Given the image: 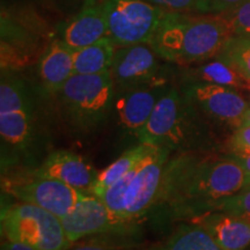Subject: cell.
I'll return each instance as SVG.
<instances>
[{"mask_svg": "<svg viewBox=\"0 0 250 250\" xmlns=\"http://www.w3.org/2000/svg\"><path fill=\"white\" fill-rule=\"evenodd\" d=\"M229 145L234 155L250 154V125H241L235 129Z\"/></svg>", "mask_w": 250, "mask_h": 250, "instance_id": "cell-26", "label": "cell"}, {"mask_svg": "<svg viewBox=\"0 0 250 250\" xmlns=\"http://www.w3.org/2000/svg\"><path fill=\"white\" fill-rule=\"evenodd\" d=\"M247 90H248L250 94V79H248V86H247Z\"/></svg>", "mask_w": 250, "mask_h": 250, "instance_id": "cell-32", "label": "cell"}, {"mask_svg": "<svg viewBox=\"0 0 250 250\" xmlns=\"http://www.w3.org/2000/svg\"><path fill=\"white\" fill-rule=\"evenodd\" d=\"M249 184V175L233 156L202 159L184 153L168 160L151 211L170 220H192L215 211L224 199Z\"/></svg>", "mask_w": 250, "mask_h": 250, "instance_id": "cell-1", "label": "cell"}, {"mask_svg": "<svg viewBox=\"0 0 250 250\" xmlns=\"http://www.w3.org/2000/svg\"><path fill=\"white\" fill-rule=\"evenodd\" d=\"M116 45L109 39L98 41L74 51V74H99L109 71Z\"/></svg>", "mask_w": 250, "mask_h": 250, "instance_id": "cell-18", "label": "cell"}, {"mask_svg": "<svg viewBox=\"0 0 250 250\" xmlns=\"http://www.w3.org/2000/svg\"><path fill=\"white\" fill-rule=\"evenodd\" d=\"M67 250H111V249H108L105 248V247L98 246V245H81Z\"/></svg>", "mask_w": 250, "mask_h": 250, "instance_id": "cell-30", "label": "cell"}, {"mask_svg": "<svg viewBox=\"0 0 250 250\" xmlns=\"http://www.w3.org/2000/svg\"><path fill=\"white\" fill-rule=\"evenodd\" d=\"M190 221L205 228L224 250H246L250 246V218L213 211Z\"/></svg>", "mask_w": 250, "mask_h": 250, "instance_id": "cell-16", "label": "cell"}, {"mask_svg": "<svg viewBox=\"0 0 250 250\" xmlns=\"http://www.w3.org/2000/svg\"><path fill=\"white\" fill-rule=\"evenodd\" d=\"M242 125H250V107L247 109V111H246V114H245V117H243Z\"/></svg>", "mask_w": 250, "mask_h": 250, "instance_id": "cell-31", "label": "cell"}, {"mask_svg": "<svg viewBox=\"0 0 250 250\" xmlns=\"http://www.w3.org/2000/svg\"><path fill=\"white\" fill-rule=\"evenodd\" d=\"M232 36L233 26L224 13L167 12L149 45L159 57L188 65L218 57Z\"/></svg>", "mask_w": 250, "mask_h": 250, "instance_id": "cell-2", "label": "cell"}, {"mask_svg": "<svg viewBox=\"0 0 250 250\" xmlns=\"http://www.w3.org/2000/svg\"><path fill=\"white\" fill-rule=\"evenodd\" d=\"M108 37L116 46L149 44L167 11L145 0H105Z\"/></svg>", "mask_w": 250, "mask_h": 250, "instance_id": "cell-6", "label": "cell"}, {"mask_svg": "<svg viewBox=\"0 0 250 250\" xmlns=\"http://www.w3.org/2000/svg\"><path fill=\"white\" fill-rule=\"evenodd\" d=\"M167 12H195L197 0H145Z\"/></svg>", "mask_w": 250, "mask_h": 250, "instance_id": "cell-27", "label": "cell"}, {"mask_svg": "<svg viewBox=\"0 0 250 250\" xmlns=\"http://www.w3.org/2000/svg\"><path fill=\"white\" fill-rule=\"evenodd\" d=\"M183 94L197 111L233 129L241 126L250 107L237 89L230 87L192 83L186 87Z\"/></svg>", "mask_w": 250, "mask_h": 250, "instance_id": "cell-10", "label": "cell"}, {"mask_svg": "<svg viewBox=\"0 0 250 250\" xmlns=\"http://www.w3.org/2000/svg\"><path fill=\"white\" fill-rule=\"evenodd\" d=\"M156 146L148 145V144H142L134 146L133 148L129 149L122 154L116 161L109 165L107 168L99 171L98 179L94 184L90 193L94 196H98L102 191H104L107 188L114 184L125 174L129 173L133 167H136L140 161H143L148 154L154 151Z\"/></svg>", "mask_w": 250, "mask_h": 250, "instance_id": "cell-19", "label": "cell"}, {"mask_svg": "<svg viewBox=\"0 0 250 250\" xmlns=\"http://www.w3.org/2000/svg\"><path fill=\"white\" fill-rule=\"evenodd\" d=\"M198 114L184 94L169 88L136 137L139 143L169 151L191 148L198 144L201 134Z\"/></svg>", "mask_w": 250, "mask_h": 250, "instance_id": "cell-3", "label": "cell"}, {"mask_svg": "<svg viewBox=\"0 0 250 250\" xmlns=\"http://www.w3.org/2000/svg\"><path fill=\"white\" fill-rule=\"evenodd\" d=\"M224 14L232 23L234 35L250 36V0H246L233 11Z\"/></svg>", "mask_w": 250, "mask_h": 250, "instance_id": "cell-24", "label": "cell"}, {"mask_svg": "<svg viewBox=\"0 0 250 250\" xmlns=\"http://www.w3.org/2000/svg\"><path fill=\"white\" fill-rule=\"evenodd\" d=\"M34 107L21 80L4 78L0 85V136L6 146L23 149L34 132Z\"/></svg>", "mask_w": 250, "mask_h": 250, "instance_id": "cell-7", "label": "cell"}, {"mask_svg": "<svg viewBox=\"0 0 250 250\" xmlns=\"http://www.w3.org/2000/svg\"><path fill=\"white\" fill-rule=\"evenodd\" d=\"M170 152L167 148L156 147L133 168L124 201L123 218L127 221L136 223L151 212L160 192Z\"/></svg>", "mask_w": 250, "mask_h": 250, "instance_id": "cell-8", "label": "cell"}, {"mask_svg": "<svg viewBox=\"0 0 250 250\" xmlns=\"http://www.w3.org/2000/svg\"><path fill=\"white\" fill-rule=\"evenodd\" d=\"M215 211L250 218V184L235 195L224 199Z\"/></svg>", "mask_w": 250, "mask_h": 250, "instance_id": "cell-23", "label": "cell"}, {"mask_svg": "<svg viewBox=\"0 0 250 250\" xmlns=\"http://www.w3.org/2000/svg\"><path fill=\"white\" fill-rule=\"evenodd\" d=\"M35 175L61 181L81 191L90 193L99 171L83 156L70 151H56L48 155L39 169H36Z\"/></svg>", "mask_w": 250, "mask_h": 250, "instance_id": "cell-13", "label": "cell"}, {"mask_svg": "<svg viewBox=\"0 0 250 250\" xmlns=\"http://www.w3.org/2000/svg\"><path fill=\"white\" fill-rule=\"evenodd\" d=\"M68 122L81 131L98 127L110 112L115 83L110 70L99 74H73L59 90Z\"/></svg>", "mask_w": 250, "mask_h": 250, "instance_id": "cell-4", "label": "cell"}, {"mask_svg": "<svg viewBox=\"0 0 250 250\" xmlns=\"http://www.w3.org/2000/svg\"><path fill=\"white\" fill-rule=\"evenodd\" d=\"M39 74L49 92H59L74 74V50L62 40L52 41L41 58Z\"/></svg>", "mask_w": 250, "mask_h": 250, "instance_id": "cell-17", "label": "cell"}, {"mask_svg": "<svg viewBox=\"0 0 250 250\" xmlns=\"http://www.w3.org/2000/svg\"><path fill=\"white\" fill-rule=\"evenodd\" d=\"M166 90L162 83H156L125 89L115 102L120 123L136 136L148 122L156 103Z\"/></svg>", "mask_w": 250, "mask_h": 250, "instance_id": "cell-14", "label": "cell"}, {"mask_svg": "<svg viewBox=\"0 0 250 250\" xmlns=\"http://www.w3.org/2000/svg\"><path fill=\"white\" fill-rule=\"evenodd\" d=\"M246 0H197L195 12L198 14H223L233 11Z\"/></svg>", "mask_w": 250, "mask_h": 250, "instance_id": "cell-25", "label": "cell"}, {"mask_svg": "<svg viewBox=\"0 0 250 250\" xmlns=\"http://www.w3.org/2000/svg\"><path fill=\"white\" fill-rule=\"evenodd\" d=\"M233 158L242 166L243 169L246 170V173L249 175L250 177V154L247 155H233Z\"/></svg>", "mask_w": 250, "mask_h": 250, "instance_id": "cell-29", "label": "cell"}, {"mask_svg": "<svg viewBox=\"0 0 250 250\" xmlns=\"http://www.w3.org/2000/svg\"><path fill=\"white\" fill-rule=\"evenodd\" d=\"M104 37H108V23L103 4L86 0L79 13L65 26L62 40L76 51Z\"/></svg>", "mask_w": 250, "mask_h": 250, "instance_id": "cell-15", "label": "cell"}, {"mask_svg": "<svg viewBox=\"0 0 250 250\" xmlns=\"http://www.w3.org/2000/svg\"><path fill=\"white\" fill-rule=\"evenodd\" d=\"M191 77L195 83H212L234 89H247L248 86V79L243 74L219 58L195 68L191 72Z\"/></svg>", "mask_w": 250, "mask_h": 250, "instance_id": "cell-21", "label": "cell"}, {"mask_svg": "<svg viewBox=\"0 0 250 250\" xmlns=\"http://www.w3.org/2000/svg\"><path fill=\"white\" fill-rule=\"evenodd\" d=\"M6 190L20 202L44 208L61 219L66 217L83 197L89 195L61 181L37 175H34L33 179L8 183Z\"/></svg>", "mask_w": 250, "mask_h": 250, "instance_id": "cell-9", "label": "cell"}, {"mask_svg": "<svg viewBox=\"0 0 250 250\" xmlns=\"http://www.w3.org/2000/svg\"><path fill=\"white\" fill-rule=\"evenodd\" d=\"M158 57L147 43L117 46L110 67L115 86L131 89L154 83L160 67Z\"/></svg>", "mask_w": 250, "mask_h": 250, "instance_id": "cell-12", "label": "cell"}, {"mask_svg": "<svg viewBox=\"0 0 250 250\" xmlns=\"http://www.w3.org/2000/svg\"><path fill=\"white\" fill-rule=\"evenodd\" d=\"M218 58L250 79V36L234 35L227 41Z\"/></svg>", "mask_w": 250, "mask_h": 250, "instance_id": "cell-22", "label": "cell"}, {"mask_svg": "<svg viewBox=\"0 0 250 250\" xmlns=\"http://www.w3.org/2000/svg\"><path fill=\"white\" fill-rule=\"evenodd\" d=\"M1 250H36V249L33 248V247L29 245H26V243L23 242L11 241V240H7L6 242H2Z\"/></svg>", "mask_w": 250, "mask_h": 250, "instance_id": "cell-28", "label": "cell"}, {"mask_svg": "<svg viewBox=\"0 0 250 250\" xmlns=\"http://www.w3.org/2000/svg\"><path fill=\"white\" fill-rule=\"evenodd\" d=\"M160 250H224L201 225L190 223L176 227Z\"/></svg>", "mask_w": 250, "mask_h": 250, "instance_id": "cell-20", "label": "cell"}, {"mask_svg": "<svg viewBox=\"0 0 250 250\" xmlns=\"http://www.w3.org/2000/svg\"><path fill=\"white\" fill-rule=\"evenodd\" d=\"M61 220L71 243L99 234L126 233L134 224L112 212L92 193L83 197L73 211Z\"/></svg>", "mask_w": 250, "mask_h": 250, "instance_id": "cell-11", "label": "cell"}, {"mask_svg": "<svg viewBox=\"0 0 250 250\" xmlns=\"http://www.w3.org/2000/svg\"><path fill=\"white\" fill-rule=\"evenodd\" d=\"M1 230L7 240L23 242L36 250H67L72 245L61 218L28 203L21 202L2 211Z\"/></svg>", "mask_w": 250, "mask_h": 250, "instance_id": "cell-5", "label": "cell"}]
</instances>
